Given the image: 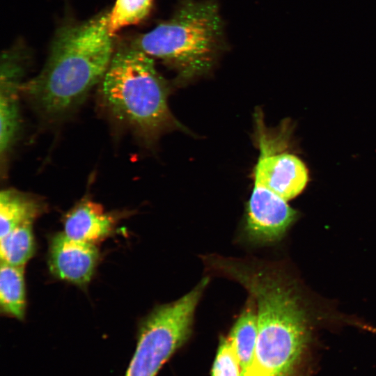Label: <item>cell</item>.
<instances>
[{
  "label": "cell",
  "instance_id": "obj_1",
  "mask_svg": "<svg viewBox=\"0 0 376 376\" xmlns=\"http://www.w3.org/2000/svg\"><path fill=\"white\" fill-rule=\"evenodd\" d=\"M109 20L101 13L57 31L43 69L22 87L40 112L65 113L102 79L114 54Z\"/></svg>",
  "mask_w": 376,
  "mask_h": 376
},
{
  "label": "cell",
  "instance_id": "obj_2",
  "mask_svg": "<svg viewBox=\"0 0 376 376\" xmlns=\"http://www.w3.org/2000/svg\"><path fill=\"white\" fill-rule=\"evenodd\" d=\"M101 93L111 116L148 141L180 128L169 104V87L152 58L131 45L114 52Z\"/></svg>",
  "mask_w": 376,
  "mask_h": 376
},
{
  "label": "cell",
  "instance_id": "obj_3",
  "mask_svg": "<svg viewBox=\"0 0 376 376\" xmlns=\"http://www.w3.org/2000/svg\"><path fill=\"white\" fill-rule=\"evenodd\" d=\"M132 45L173 68L182 81L202 75L224 45L219 6L212 0L185 1L172 17L139 36Z\"/></svg>",
  "mask_w": 376,
  "mask_h": 376
},
{
  "label": "cell",
  "instance_id": "obj_4",
  "mask_svg": "<svg viewBox=\"0 0 376 376\" xmlns=\"http://www.w3.org/2000/svg\"><path fill=\"white\" fill-rule=\"evenodd\" d=\"M208 282L204 278L179 299L155 308L145 318L125 376H156L189 338L196 306Z\"/></svg>",
  "mask_w": 376,
  "mask_h": 376
},
{
  "label": "cell",
  "instance_id": "obj_5",
  "mask_svg": "<svg viewBox=\"0 0 376 376\" xmlns=\"http://www.w3.org/2000/svg\"><path fill=\"white\" fill-rule=\"evenodd\" d=\"M308 335L307 324L303 321L258 324L255 352L241 376H294Z\"/></svg>",
  "mask_w": 376,
  "mask_h": 376
},
{
  "label": "cell",
  "instance_id": "obj_6",
  "mask_svg": "<svg viewBox=\"0 0 376 376\" xmlns=\"http://www.w3.org/2000/svg\"><path fill=\"white\" fill-rule=\"evenodd\" d=\"M281 197L254 181L248 202L245 230L258 243L280 239L295 220L296 211Z\"/></svg>",
  "mask_w": 376,
  "mask_h": 376
},
{
  "label": "cell",
  "instance_id": "obj_7",
  "mask_svg": "<svg viewBox=\"0 0 376 376\" xmlns=\"http://www.w3.org/2000/svg\"><path fill=\"white\" fill-rule=\"evenodd\" d=\"M260 156L254 169V181L265 186L285 201L300 194L308 181V171L303 162L290 153H276L260 134Z\"/></svg>",
  "mask_w": 376,
  "mask_h": 376
},
{
  "label": "cell",
  "instance_id": "obj_8",
  "mask_svg": "<svg viewBox=\"0 0 376 376\" xmlns=\"http://www.w3.org/2000/svg\"><path fill=\"white\" fill-rule=\"evenodd\" d=\"M8 50L1 56L0 76V152L1 161L14 145L19 129V92L24 74L22 57Z\"/></svg>",
  "mask_w": 376,
  "mask_h": 376
},
{
  "label": "cell",
  "instance_id": "obj_9",
  "mask_svg": "<svg viewBox=\"0 0 376 376\" xmlns=\"http://www.w3.org/2000/svg\"><path fill=\"white\" fill-rule=\"evenodd\" d=\"M98 260V250L93 244L58 233L52 240L49 267L57 277L74 283H88Z\"/></svg>",
  "mask_w": 376,
  "mask_h": 376
},
{
  "label": "cell",
  "instance_id": "obj_10",
  "mask_svg": "<svg viewBox=\"0 0 376 376\" xmlns=\"http://www.w3.org/2000/svg\"><path fill=\"white\" fill-rule=\"evenodd\" d=\"M114 223L113 217L100 205L84 201L68 214L64 233L72 239L95 244L111 233Z\"/></svg>",
  "mask_w": 376,
  "mask_h": 376
},
{
  "label": "cell",
  "instance_id": "obj_11",
  "mask_svg": "<svg viewBox=\"0 0 376 376\" xmlns=\"http://www.w3.org/2000/svg\"><path fill=\"white\" fill-rule=\"evenodd\" d=\"M41 202L32 195L8 189L0 194V238L17 226L33 221L42 212Z\"/></svg>",
  "mask_w": 376,
  "mask_h": 376
},
{
  "label": "cell",
  "instance_id": "obj_12",
  "mask_svg": "<svg viewBox=\"0 0 376 376\" xmlns=\"http://www.w3.org/2000/svg\"><path fill=\"white\" fill-rule=\"evenodd\" d=\"M228 338L243 370L253 356L258 339L256 307L251 297Z\"/></svg>",
  "mask_w": 376,
  "mask_h": 376
},
{
  "label": "cell",
  "instance_id": "obj_13",
  "mask_svg": "<svg viewBox=\"0 0 376 376\" xmlns=\"http://www.w3.org/2000/svg\"><path fill=\"white\" fill-rule=\"evenodd\" d=\"M0 305L3 312L22 320L25 311L23 267L1 261Z\"/></svg>",
  "mask_w": 376,
  "mask_h": 376
},
{
  "label": "cell",
  "instance_id": "obj_14",
  "mask_svg": "<svg viewBox=\"0 0 376 376\" xmlns=\"http://www.w3.org/2000/svg\"><path fill=\"white\" fill-rule=\"evenodd\" d=\"M34 251L32 223H26L1 238V261L23 267Z\"/></svg>",
  "mask_w": 376,
  "mask_h": 376
},
{
  "label": "cell",
  "instance_id": "obj_15",
  "mask_svg": "<svg viewBox=\"0 0 376 376\" xmlns=\"http://www.w3.org/2000/svg\"><path fill=\"white\" fill-rule=\"evenodd\" d=\"M152 0H116L109 13V29L113 36L121 29L139 23L149 14Z\"/></svg>",
  "mask_w": 376,
  "mask_h": 376
},
{
  "label": "cell",
  "instance_id": "obj_16",
  "mask_svg": "<svg viewBox=\"0 0 376 376\" xmlns=\"http://www.w3.org/2000/svg\"><path fill=\"white\" fill-rule=\"evenodd\" d=\"M242 369L228 338L220 340L211 376H241Z\"/></svg>",
  "mask_w": 376,
  "mask_h": 376
}]
</instances>
